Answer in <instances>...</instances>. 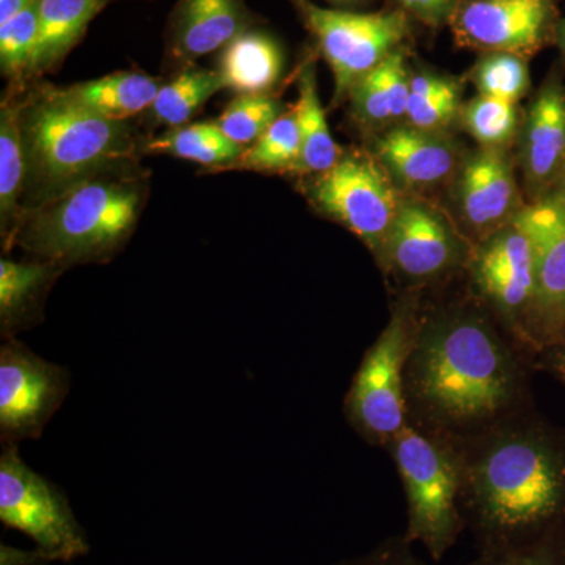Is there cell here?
<instances>
[{
	"instance_id": "obj_40",
	"label": "cell",
	"mask_w": 565,
	"mask_h": 565,
	"mask_svg": "<svg viewBox=\"0 0 565 565\" xmlns=\"http://www.w3.org/2000/svg\"><path fill=\"white\" fill-rule=\"evenodd\" d=\"M553 192L557 193V195H559L561 199H563L565 202V170H564L563 177H561L559 182H557L555 191H553Z\"/></svg>"
},
{
	"instance_id": "obj_7",
	"label": "cell",
	"mask_w": 565,
	"mask_h": 565,
	"mask_svg": "<svg viewBox=\"0 0 565 565\" xmlns=\"http://www.w3.org/2000/svg\"><path fill=\"white\" fill-rule=\"evenodd\" d=\"M0 520L29 535L51 563H70L90 552L68 498L22 460L18 446H3L0 456Z\"/></svg>"
},
{
	"instance_id": "obj_26",
	"label": "cell",
	"mask_w": 565,
	"mask_h": 565,
	"mask_svg": "<svg viewBox=\"0 0 565 565\" xmlns=\"http://www.w3.org/2000/svg\"><path fill=\"white\" fill-rule=\"evenodd\" d=\"M141 150L147 154L173 156L200 163L210 172H221L239 158L244 148L233 143L215 122H195L169 129L147 141Z\"/></svg>"
},
{
	"instance_id": "obj_5",
	"label": "cell",
	"mask_w": 565,
	"mask_h": 565,
	"mask_svg": "<svg viewBox=\"0 0 565 565\" xmlns=\"http://www.w3.org/2000/svg\"><path fill=\"white\" fill-rule=\"evenodd\" d=\"M407 497L404 539L438 561L467 526L462 511L463 459L459 437L405 423L388 444Z\"/></svg>"
},
{
	"instance_id": "obj_27",
	"label": "cell",
	"mask_w": 565,
	"mask_h": 565,
	"mask_svg": "<svg viewBox=\"0 0 565 565\" xmlns=\"http://www.w3.org/2000/svg\"><path fill=\"white\" fill-rule=\"evenodd\" d=\"M217 71L189 68L167 82L150 107V117L156 125L180 128L202 110L215 93L223 90Z\"/></svg>"
},
{
	"instance_id": "obj_37",
	"label": "cell",
	"mask_w": 565,
	"mask_h": 565,
	"mask_svg": "<svg viewBox=\"0 0 565 565\" xmlns=\"http://www.w3.org/2000/svg\"><path fill=\"white\" fill-rule=\"evenodd\" d=\"M539 364L565 384V333L552 348L539 353Z\"/></svg>"
},
{
	"instance_id": "obj_28",
	"label": "cell",
	"mask_w": 565,
	"mask_h": 565,
	"mask_svg": "<svg viewBox=\"0 0 565 565\" xmlns=\"http://www.w3.org/2000/svg\"><path fill=\"white\" fill-rule=\"evenodd\" d=\"M300 159V134L296 114H281L274 125L244 148L236 161L225 170H250L262 173H294Z\"/></svg>"
},
{
	"instance_id": "obj_14",
	"label": "cell",
	"mask_w": 565,
	"mask_h": 565,
	"mask_svg": "<svg viewBox=\"0 0 565 565\" xmlns=\"http://www.w3.org/2000/svg\"><path fill=\"white\" fill-rule=\"evenodd\" d=\"M460 217L479 244L509 225L520 210L519 188L503 148H484L463 162L456 182Z\"/></svg>"
},
{
	"instance_id": "obj_30",
	"label": "cell",
	"mask_w": 565,
	"mask_h": 565,
	"mask_svg": "<svg viewBox=\"0 0 565 565\" xmlns=\"http://www.w3.org/2000/svg\"><path fill=\"white\" fill-rule=\"evenodd\" d=\"M280 109V103L269 93L239 95L226 106L215 125L233 143L247 148L274 125L281 115Z\"/></svg>"
},
{
	"instance_id": "obj_3",
	"label": "cell",
	"mask_w": 565,
	"mask_h": 565,
	"mask_svg": "<svg viewBox=\"0 0 565 565\" xmlns=\"http://www.w3.org/2000/svg\"><path fill=\"white\" fill-rule=\"evenodd\" d=\"M20 125L28 166L22 217L85 178L121 169L137 151L125 121L85 109L63 88L44 87L22 99Z\"/></svg>"
},
{
	"instance_id": "obj_10",
	"label": "cell",
	"mask_w": 565,
	"mask_h": 565,
	"mask_svg": "<svg viewBox=\"0 0 565 565\" xmlns=\"http://www.w3.org/2000/svg\"><path fill=\"white\" fill-rule=\"evenodd\" d=\"M71 388V373L47 362L18 340L0 348V444L39 440L61 411Z\"/></svg>"
},
{
	"instance_id": "obj_20",
	"label": "cell",
	"mask_w": 565,
	"mask_h": 565,
	"mask_svg": "<svg viewBox=\"0 0 565 565\" xmlns=\"http://www.w3.org/2000/svg\"><path fill=\"white\" fill-rule=\"evenodd\" d=\"M162 85L161 81L148 74L120 71L99 79L81 82L63 88V92L73 102L107 120L126 121L150 110Z\"/></svg>"
},
{
	"instance_id": "obj_33",
	"label": "cell",
	"mask_w": 565,
	"mask_h": 565,
	"mask_svg": "<svg viewBox=\"0 0 565 565\" xmlns=\"http://www.w3.org/2000/svg\"><path fill=\"white\" fill-rule=\"evenodd\" d=\"M475 82L479 95L515 104L530 87V71L522 55L490 52L476 66Z\"/></svg>"
},
{
	"instance_id": "obj_29",
	"label": "cell",
	"mask_w": 565,
	"mask_h": 565,
	"mask_svg": "<svg viewBox=\"0 0 565 565\" xmlns=\"http://www.w3.org/2000/svg\"><path fill=\"white\" fill-rule=\"evenodd\" d=\"M460 99V88L455 81L437 74H418L411 77L405 118L423 131H445L459 117Z\"/></svg>"
},
{
	"instance_id": "obj_25",
	"label": "cell",
	"mask_w": 565,
	"mask_h": 565,
	"mask_svg": "<svg viewBox=\"0 0 565 565\" xmlns=\"http://www.w3.org/2000/svg\"><path fill=\"white\" fill-rule=\"evenodd\" d=\"M294 114L300 134V159L294 173L319 174L332 169L343 152L327 125L313 62L307 63L300 71L299 99Z\"/></svg>"
},
{
	"instance_id": "obj_1",
	"label": "cell",
	"mask_w": 565,
	"mask_h": 565,
	"mask_svg": "<svg viewBox=\"0 0 565 565\" xmlns=\"http://www.w3.org/2000/svg\"><path fill=\"white\" fill-rule=\"evenodd\" d=\"M527 379L519 351L475 307H451L419 319L405 367L412 422L470 437L523 412Z\"/></svg>"
},
{
	"instance_id": "obj_41",
	"label": "cell",
	"mask_w": 565,
	"mask_h": 565,
	"mask_svg": "<svg viewBox=\"0 0 565 565\" xmlns=\"http://www.w3.org/2000/svg\"><path fill=\"white\" fill-rule=\"evenodd\" d=\"M332 2H337V3H351V2H356V0H332Z\"/></svg>"
},
{
	"instance_id": "obj_32",
	"label": "cell",
	"mask_w": 565,
	"mask_h": 565,
	"mask_svg": "<svg viewBox=\"0 0 565 565\" xmlns=\"http://www.w3.org/2000/svg\"><path fill=\"white\" fill-rule=\"evenodd\" d=\"M463 128L484 148H503L519 129L515 104L479 95L462 109Z\"/></svg>"
},
{
	"instance_id": "obj_15",
	"label": "cell",
	"mask_w": 565,
	"mask_h": 565,
	"mask_svg": "<svg viewBox=\"0 0 565 565\" xmlns=\"http://www.w3.org/2000/svg\"><path fill=\"white\" fill-rule=\"evenodd\" d=\"M550 0H473L456 18L465 44L523 55L535 51L548 25Z\"/></svg>"
},
{
	"instance_id": "obj_17",
	"label": "cell",
	"mask_w": 565,
	"mask_h": 565,
	"mask_svg": "<svg viewBox=\"0 0 565 565\" xmlns=\"http://www.w3.org/2000/svg\"><path fill=\"white\" fill-rule=\"evenodd\" d=\"M375 154L386 172L412 188L445 181L456 169V150L441 132L399 126L375 145Z\"/></svg>"
},
{
	"instance_id": "obj_19",
	"label": "cell",
	"mask_w": 565,
	"mask_h": 565,
	"mask_svg": "<svg viewBox=\"0 0 565 565\" xmlns=\"http://www.w3.org/2000/svg\"><path fill=\"white\" fill-rule=\"evenodd\" d=\"M243 0H181L174 22V51L180 57L211 54L245 32Z\"/></svg>"
},
{
	"instance_id": "obj_34",
	"label": "cell",
	"mask_w": 565,
	"mask_h": 565,
	"mask_svg": "<svg viewBox=\"0 0 565 565\" xmlns=\"http://www.w3.org/2000/svg\"><path fill=\"white\" fill-rule=\"evenodd\" d=\"M471 565H565V526L523 544L482 550Z\"/></svg>"
},
{
	"instance_id": "obj_42",
	"label": "cell",
	"mask_w": 565,
	"mask_h": 565,
	"mask_svg": "<svg viewBox=\"0 0 565 565\" xmlns=\"http://www.w3.org/2000/svg\"><path fill=\"white\" fill-rule=\"evenodd\" d=\"M563 39H564V50H565V25H564V31H563Z\"/></svg>"
},
{
	"instance_id": "obj_18",
	"label": "cell",
	"mask_w": 565,
	"mask_h": 565,
	"mask_svg": "<svg viewBox=\"0 0 565 565\" xmlns=\"http://www.w3.org/2000/svg\"><path fill=\"white\" fill-rule=\"evenodd\" d=\"M65 273L55 264L31 259L0 262V334L3 341L17 340L18 334L39 326L43 319L46 294Z\"/></svg>"
},
{
	"instance_id": "obj_23",
	"label": "cell",
	"mask_w": 565,
	"mask_h": 565,
	"mask_svg": "<svg viewBox=\"0 0 565 565\" xmlns=\"http://www.w3.org/2000/svg\"><path fill=\"white\" fill-rule=\"evenodd\" d=\"M25 174L28 166L20 125V102L6 99L0 109V230L3 252L14 247L20 230Z\"/></svg>"
},
{
	"instance_id": "obj_16",
	"label": "cell",
	"mask_w": 565,
	"mask_h": 565,
	"mask_svg": "<svg viewBox=\"0 0 565 565\" xmlns=\"http://www.w3.org/2000/svg\"><path fill=\"white\" fill-rule=\"evenodd\" d=\"M522 163L535 200L555 191L565 170V90L557 82L546 84L527 111Z\"/></svg>"
},
{
	"instance_id": "obj_4",
	"label": "cell",
	"mask_w": 565,
	"mask_h": 565,
	"mask_svg": "<svg viewBox=\"0 0 565 565\" xmlns=\"http://www.w3.org/2000/svg\"><path fill=\"white\" fill-rule=\"evenodd\" d=\"M145 192L143 180L122 167L93 174L25 212L14 245L65 270L109 262L131 237Z\"/></svg>"
},
{
	"instance_id": "obj_21",
	"label": "cell",
	"mask_w": 565,
	"mask_h": 565,
	"mask_svg": "<svg viewBox=\"0 0 565 565\" xmlns=\"http://www.w3.org/2000/svg\"><path fill=\"white\" fill-rule=\"evenodd\" d=\"M282 54L274 39L262 32H243L223 47L218 76L223 87L237 95L269 93L280 79Z\"/></svg>"
},
{
	"instance_id": "obj_24",
	"label": "cell",
	"mask_w": 565,
	"mask_h": 565,
	"mask_svg": "<svg viewBox=\"0 0 565 565\" xmlns=\"http://www.w3.org/2000/svg\"><path fill=\"white\" fill-rule=\"evenodd\" d=\"M107 0H41L31 74L54 68L87 31Z\"/></svg>"
},
{
	"instance_id": "obj_38",
	"label": "cell",
	"mask_w": 565,
	"mask_h": 565,
	"mask_svg": "<svg viewBox=\"0 0 565 565\" xmlns=\"http://www.w3.org/2000/svg\"><path fill=\"white\" fill-rule=\"evenodd\" d=\"M47 559L39 548L33 552L13 548V546H0V565H50Z\"/></svg>"
},
{
	"instance_id": "obj_39",
	"label": "cell",
	"mask_w": 565,
	"mask_h": 565,
	"mask_svg": "<svg viewBox=\"0 0 565 565\" xmlns=\"http://www.w3.org/2000/svg\"><path fill=\"white\" fill-rule=\"evenodd\" d=\"M32 0H0V24H6L11 18L31 3Z\"/></svg>"
},
{
	"instance_id": "obj_11",
	"label": "cell",
	"mask_w": 565,
	"mask_h": 565,
	"mask_svg": "<svg viewBox=\"0 0 565 565\" xmlns=\"http://www.w3.org/2000/svg\"><path fill=\"white\" fill-rule=\"evenodd\" d=\"M512 222L534 256L535 294L527 322V352L539 355L565 333V202L552 192L523 204Z\"/></svg>"
},
{
	"instance_id": "obj_22",
	"label": "cell",
	"mask_w": 565,
	"mask_h": 565,
	"mask_svg": "<svg viewBox=\"0 0 565 565\" xmlns=\"http://www.w3.org/2000/svg\"><path fill=\"white\" fill-rule=\"evenodd\" d=\"M349 96L353 114L370 128H382L403 120L411 96V76L403 52H393L381 65L364 74L353 85Z\"/></svg>"
},
{
	"instance_id": "obj_9",
	"label": "cell",
	"mask_w": 565,
	"mask_h": 565,
	"mask_svg": "<svg viewBox=\"0 0 565 565\" xmlns=\"http://www.w3.org/2000/svg\"><path fill=\"white\" fill-rule=\"evenodd\" d=\"M299 7L332 70L337 102L349 96L353 85L396 52L407 36V18L401 11L352 13L322 9L310 0H299Z\"/></svg>"
},
{
	"instance_id": "obj_31",
	"label": "cell",
	"mask_w": 565,
	"mask_h": 565,
	"mask_svg": "<svg viewBox=\"0 0 565 565\" xmlns=\"http://www.w3.org/2000/svg\"><path fill=\"white\" fill-rule=\"evenodd\" d=\"M40 2L32 0L17 17L0 24V68L9 79L20 81L31 74L40 31Z\"/></svg>"
},
{
	"instance_id": "obj_8",
	"label": "cell",
	"mask_w": 565,
	"mask_h": 565,
	"mask_svg": "<svg viewBox=\"0 0 565 565\" xmlns=\"http://www.w3.org/2000/svg\"><path fill=\"white\" fill-rule=\"evenodd\" d=\"M388 174L371 156L353 151L341 154L308 189L316 210L341 223L381 258L403 204Z\"/></svg>"
},
{
	"instance_id": "obj_36",
	"label": "cell",
	"mask_w": 565,
	"mask_h": 565,
	"mask_svg": "<svg viewBox=\"0 0 565 565\" xmlns=\"http://www.w3.org/2000/svg\"><path fill=\"white\" fill-rule=\"evenodd\" d=\"M401 6L422 20L437 22L451 11L455 0H399Z\"/></svg>"
},
{
	"instance_id": "obj_35",
	"label": "cell",
	"mask_w": 565,
	"mask_h": 565,
	"mask_svg": "<svg viewBox=\"0 0 565 565\" xmlns=\"http://www.w3.org/2000/svg\"><path fill=\"white\" fill-rule=\"evenodd\" d=\"M411 545L404 537L392 539L366 555L334 565H423L412 555Z\"/></svg>"
},
{
	"instance_id": "obj_6",
	"label": "cell",
	"mask_w": 565,
	"mask_h": 565,
	"mask_svg": "<svg viewBox=\"0 0 565 565\" xmlns=\"http://www.w3.org/2000/svg\"><path fill=\"white\" fill-rule=\"evenodd\" d=\"M419 319L414 300L396 305L385 329L367 349L345 396V418L367 444L388 446L408 422L405 367Z\"/></svg>"
},
{
	"instance_id": "obj_13",
	"label": "cell",
	"mask_w": 565,
	"mask_h": 565,
	"mask_svg": "<svg viewBox=\"0 0 565 565\" xmlns=\"http://www.w3.org/2000/svg\"><path fill=\"white\" fill-rule=\"evenodd\" d=\"M471 253L444 215L427 204L403 202L382 258L405 280L423 282L470 263Z\"/></svg>"
},
{
	"instance_id": "obj_2",
	"label": "cell",
	"mask_w": 565,
	"mask_h": 565,
	"mask_svg": "<svg viewBox=\"0 0 565 565\" xmlns=\"http://www.w3.org/2000/svg\"><path fill=\"white\" fill-rule=\"evenodd\" d=\"M465 522L482 550L565 526V434L523 412L459 438Z\"/></svg>"
},
{
	"instance_id": "obj_12",
	"label": "cell",
	"mask_w": 565,
	"mask_h": 565,
	"mask_svg": "<svg viewBox=\"0 0 565 565\" xmlns=\"http://www.w3.org/2000/svg\"><path fill=\"white\" fill-rule=\"evenodd\" d=\"M468 267L476 292L527 352L535 277L533 248L526 234L514 222L509 223L475 245Z\"/></svg>"
}]
</instances>
